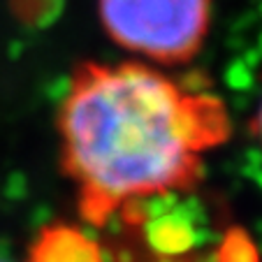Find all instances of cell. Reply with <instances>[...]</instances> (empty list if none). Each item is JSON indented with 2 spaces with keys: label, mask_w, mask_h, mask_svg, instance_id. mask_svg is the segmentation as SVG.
I'll return each instance as SVG.
<instances>
[{
  "label": "cell",
  "mask_w": 262,
  "mask_h": 262,
  "mask_svg": "<svg viewBox=\"0 0 262 262\" xmlns=\"http://www.w3.org/2000/svg\"><path fill=\"white\" fill-rule=\"evenodd\" d=\"M58 133L81 216L100 228L121 209L195 186L204 154L230 137V114L221 98L144 63H86L70 79Z\"/></svg>",
  "instance_id": "cell-1"
},
{
  "label": "cell",
  "mask_w": 262,
  "mask_h": 262,
  "mask_svg": "<svg viewBox=\"0 0 262 262\" xmlns=\"http://www.w3.org/2000/svg\"><path fill=\"white\" fill-rule=\"evenodd\" d=\"M211 10L213 0H98L109 40L163 65L188 63L202 51Z\"/></svg>",
  "instance_id": "cell-2"
},
{
  "label": "cell",
  "mask_w": 262,
  "mask_h": 262,
  "mask_svg": "<svg viewBox=\"0 0 262 262\" xmlns=\"http://www.w3.org/2000/svg\"><path fill=\"white\" fill-rule=\"evenodd\" d=\"M26 262H104L98 242L68 223L47 225L30 244Z\"/></svg>",
  "instance_id": "cell-3"
},
{
  "label": "cell",
  "mask_w": 262,
  "mask_h": 262,
  "mask_svg": "<svg viewBox=\"0 0 262 262\" xmlns=\"http://www.w3.org/2000/svg\"><path fill=\"white\" fill-rule=\"evenodd\" d=\"M146 242L160 255H179L195 244V228L186 213L160 211L158 216H148Z\"/></svg>",
  "instance_id": "cell-4"
},
{
  "label": "cell",
  "mask_w": 262,
  "mask_h": 262,
  "mask_svg": "<svg viewBox=\"0 0 262 262\" xmlns=\"http://www.w3.org/2000/svg\"><path fill=\"white\" fill-rule=\"evenodd\" d=\"M218 262H260L253 242L248 239L246 232H230L223 239V246L218 251Z\"/></svg>",
  "instance_id": "cell-5"
},
{
  "label": "cell",
  "mask_w": 262,
  "mask_h": 262,
  "mask_svg": "<svg viewBox=\"0 0 262 262\" xmlns=\"http://www.w3.org/2000/svg\"><path fill=\"white\" fill-rule=\"evenodd\" d=\"M251 130H253V135L257 137V142H260V146H262V98H260V104H257V109H255V116H253Z\"/></svg>",
  "instance_id": "cell-6"
}]
</instances>
